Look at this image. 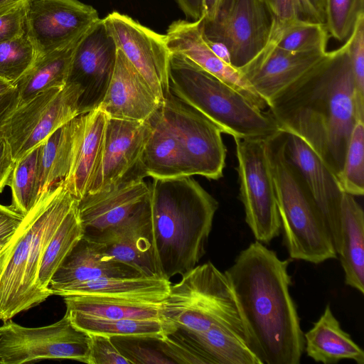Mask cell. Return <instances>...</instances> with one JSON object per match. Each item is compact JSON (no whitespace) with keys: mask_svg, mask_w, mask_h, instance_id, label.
I'll return each mask as SVG.
<instances>
[{"mask_svg":"<svg viewBox=\"0 0 364 364\" xmlns=\"http://www.w3.org/2000/svg\"><path fill=\"white\" fill-rule=\"evenodd\" d=\"M102 21L117 48L140 73L162 102L170 92L168 73L171 53L166 35L158 33L117 11L109 14Z\"/></svg>","mask_w":364,"mask_h":364,"instance_id":"5bb4252c","label":"cell"},{"mask_svg":"<svg viewBox=\"0 0 364 364\" xmlns=\"http://www.w3.org/2000/svg\"><path fill=\"white\" fill-rule=\"evenodd\" d=\"M160 108L178 139L192 176L221 178L226 158L221 129L171 92Z\"/></svg>","mask_w":364,"mask_h":364,"instance_id":"7c38bea8","label":"cell"},{"mask_svg":"<svg viewBox=\"0 0 364 364\" xmlns=\"http://www.w3.org/2000/svg\"><path fill=\"white\" fill-rule=\"evenodd\" d=\"M220 1L221 0H203L205 10L204 20H210L213 17Z\"/></svg>","mask_w":364,"mask_h":364,"instance_id":"f5cc1de1","label":"cell"},{"mask_svg":"<svg viewBox=\"0 0 364 364\" xmlns=\"http://www.w3.org/2000/svg\"><path fill=\"white\" fill-rule=\"evenodd\" d=\"M175 333L200 352L211 364H262L247 342L228 328L213 326L202 332Z\"/></svg>","mask_w":364,"mask_h":364,"instance_id":"f546056e","label":"cell"},{"mask_svg":"<svg viewBox=\"0 0 364 364\" xmlns=\"http://www.w3.org/2000/svg\"><path fill=\"white\" fill-rule=\"evenodd\" d=\"M267 139L234 138L245 221L256 240L263 244L269 243L282 230Z\"/></svg>","mask_w":364,"mask_h":364,"instance_id":"ba28073f","label":"cell"},{"mask_svg":"<svg viewBox=\"0 0 364 364\" xmlns=\"http://www.w3.org/2000/svg\"><path fill=\"white\" fill-rule=\"evenodd\" d=\"M107 118L97 108L80 114L72 163L63 181L66 189L77 200L86 195L99 162Z\"/></svg>","mask_w":364,"mask_h":364,"instance_id":"d4e9b609","label":"cell"},{"mask_svg":"<svg viewBox=\"0 0 364 364\" xmlns=\"http://www.w3.org/2000/svg\"><path fill=\"white\" fill-rule=\"evenodd\" d=\"M117 344V343H115ZM117 347L120 352L132 363H173L161 350L131 342H119Z\"/></svg>","mask_w":364,"mask_h":364,"instance_id":"f6af8a7d","label":"cell"},{"mask_svg":"<svg viewBox=\"0 0 364 364\" xmlns=\"http://www.w3.org/2000/svg\"><path fill=\"white\" fill-rule=\"evenodd\" d=\"M285 152L300 173L320 212L337 253L340 244L341 203L344 193L337 177L310 146L295 134L285 132Z\"/></svg>","mask_w":364,"mask_h":364,"instance_id":"e0dca14e","label":"cell"},{"mask_svg":"<svg viewBox=\"0 0 364 364\" xmlns=\"http://www.w3.org/2000/svg\"><path fill=\"white\" fill-rule=\"evenodd\" d=\"M147 121L150 130L138 165L140 176L158 179L193 176L178 139L160 107Z\"/></svg>","mask_w":364,"mask_h":364,"instance_id":"603a6c76","label":"cell"},{"mask_svg":"<svg viewBox=\"0 0 364 364\" xmlns=\"http://www.w3.org/2000/svg\"><path fill=\"white\" fill-rule=\"evenodd\" d=\"M274 18L263 0H221L213 17L202 19L204 37L224 44L240 70L267 44Z\"/></svg>","mask_w":364,"mask_h":364,"instance_id":"30bf717a","label":"cell"},{"mask_svg":"<svg viewBox=\"0 0 364 364\" xmlns=\"http://www.w3.org/2000/svg\"><path fill=\"white\" fill-rule=\"evenodd\" d=\"M65 314L76 328L87 334L161 341L176 332L161 318L111 319L70 311Z\"/></svg>","mask_w":364,"mask_h":364,"instance_id":"f1b7e54d","label":"cell"},{"mask_svg":"<svg viewBox=\"0 0 364 364\" xmlns=\"http://www.w3.org/2000/svg\"><path fill=\"white\" fill-rule=\"evenodd\" d=\"M346 193L361 196L364 193V122L358 121L353 128L342 169L337 177Z\"/></svg>","mask_w":364,"mask_h":364,"instance_id":"8d00e7d4","label":"cell"},{"mask_svg":"<svg viewBox=\"0 0 364 364\" xmlns=\"http://www.w3.org/2000/svg\"><path fill=\"white\" fill-rule=\"evenodd\" d=\"M150 200L149 185L138 176L107 191L86 194L77 204L85 235H94L122 223Z\"/></svg>","mask_w":364,"mask_h":364,"instance_id":"ffe728a7","label":"cell"},{"mask_svg":"<svg viewBox=\"0 0 364 364\" xmlns=\"http://www.w3.org/2000/svg\"><path fill=\"white\" fill-rule=\"evenodd\" d=\"M29 1L30 0H0V15L9 12L21 4Z\"/></svg>","mask_w":364,"mask_h":364,"instance_id":"db71d44e","label":"cell"},{"mask_svg":"<svg viewBox=\"0 0 364 364\" xmlns=\"http://www.w3.org/2000/svg\"><path fill=\"white\" fill-rule=\"evenodd\" d=\"M36 51L26 33L0 43V78L14 84L31 67Z\"/></svg>","mask_w":364,"mask_h":364,"instance_id":"74e56055","label":"cell"},{"mask_svg":"<svg viewBox=\"0 0 364 364\" xmlns=\"http://www.w3.org/2000/svg\"><path fill=\"white\" fill-rule=\"evenodd\" d=\"M208 45L213 53L227 63L231 65L230 55L227 47L220 42L211 41L205 38Z\"/></svg>","mask_w":364,"mask_h":364,"instance_id":"f907efd6","label":"cell"},{"mask_svg":"<svg viewBox=\"0 0 364 364\" xmlns=\"http://www.w3.org/2000/svg\"><path fill=\"white\" fill-rule=\"evenodd\" d=\"M187 18L193 21L203 18L205 15L203 0H176Z\"/></svg>","mask_w":364,"mask_h":364,"instance_id":"681fc988","label":"cell"},{"mask_svg":"<svg viewBox=\"0 0 364 364\" xmlns=\"http://www.w3.org/2000/svg\"><path fill=\"white\" fill-rule=\"evenodd\" d=\"M63 299L66 305V311L111 319H163L162 304H147L89 295L67 296H63Z\"/></svg>","mask_w":364,"mask_h":364,"instance_id":"d6a6232c","label":"cell"},{"mask_svg":"<svg viewBox=\"0 0 364 364\" xmlns=\"http://www.w3.org/2000/svg\"><path fill=\"white\" fill-rule=\"evenodd\" d=\"M100 19L92 6L78 0H30L26 33L38 58L76 43Z\"/></svg>","mask_w":364,"mask_h":364,"instance_id":"4fadbf2b","label":"cell"},{"mask_svg":"<svg viewBox=\"0 0 364 364\" xmlns=\"http://www.w3.org/2000/svg\"><path fill=\"white\" fill-rule=\"evenodd\" d=\"M0 326V363L22 364L46 359L87 363L89 337L68 316L48 326L28 328L11 319Z\"/></svg>","mask_w":364,"mask_h":364,"instance_id":"8fae6325","label":"cell"},{"mask_svg":"<svg viewBox=\"0 0 364 364\" xmlns=\"http://www.w3.org/2000/svg\"><path fill=\"white\" fill-rule=\"evenodd\" d=\"M78 41L63 49L36 58L31 67L14 84L18 94V106L41 92L62 87L66 84L73 53Z\"/></svg>","mask_w":364,"mask_h":364,"instance_id":"1f68e13d","label":"cell"},{"mask_svg":"<svg viewBox=\"0 0 364 364\" xmlns=\"http://www.w3.org/2000/svg\"><path fill=\"white\" fill-rule=\"evenodd\" d=\"M289 262L255 240L242 250L225 273L262 364H299L304 333L289 291Z\"/></svg>","mask_w":364,"mask_h":364,"instance_id":"7a4b0ae2","label":"cell"},{"mask_svg":"<svg viewBox=\"0 0 364 364\" xmlns=\"http://www.w3.org/2000/svg\"><path fill=\"white\" fill-rule=\"evenodd\" d=\"M43 143L16 161L8 186L12 193L11 206L26 215L39 197V171Z\"/></svg>","mask_w":364,"mask_h":364,"instance_id":"e575fe53","label":"cell"},{"mask_svg":"<svg viewBox=\"0 0 364 364\" xmlns=\"http://www.w3.org/2000/svg\"><path fill=\"white\" fill-rule=\"evenodd\" d=\"M18 94L16 87L0 95V125L18 107Z\"/></svg>","mask_w":364,"mask_h":364,"instance_id":"c3c4849f","label":"cell"},{"mask_svg":"<svg viewBox=\"0 0 364 364\" xmlns=\"http://www.w3.org/2000/svg\"><path fill=\"white\" fill-rule=\"evenodd\" d=\"M149 188L155 248L170 279L203 257L218 203L192 176L153 178Z\"/></svg>","mask_w":364,"mask_h":364,"instance_id":"3957f363","label":"cell"},{"mask_svg":"<svg viewBox=\"0 0 364 364\" xmlns=\"http://www.w3.org/2000/svg\"><path fill=\"white\" fill-rule=\"evenodd\" d=\"M117 48L102 19L76 44L66 83L77 85L82 95L80 114L96 109L102 102L114 69Z\"/></svg>","mask_w":364,"mask_h":364,"instance_id":"9a60e30c","label":"cell"},{"mask_svg":"<svg viewBox=\"0 0 364 364\" xmlns=\"http://www.w3.org/2000/svg\"><path fill=\"white\" fill-rule=\"evenodd\" d=\"M80 87L66 83L49 89L18 106L0 125V135L17 161L43 143L53 132L80 115Z\"/></svg>","mask_w":364,"mask_h":364,"instance_id":"9c48e42d","label":"cell"},{"mask_svg":"<svg viewBox=\"0 0 364 364\" xmlns=\"http://www.w3.org/2000/svg\"><path fill=\"white\" fill-rule=\"evenodd\" d=\"M285 247L291 258L319 264L337 258L328 230L298 170L285 152V132L267 139Z\"/></svg>","mask_w":364,"mask_h":364,"instance_id":"8992f818","label":"cell"},{"mask_svg":"<svg viewBox=\"0 0 364 364\" xmlns=\"http://www.w3.org/2000/svg\"><path fill=\"white\" fill-rule=\"evenodd\" d=\"M328 36L326 25L321 23L274 21L269 41L282 49L292 52L326 51Z\"/></svg>","mask_w":364,"mask_h":364,"instance_id":"d590c367","label":"cell"},{"mask_svg":"<svg viewBox=\"0 0 364 364\" xmlns=\"http://www.w3.org/2000/svg\"><path fill=\"white\" fill-rule=\"evenodd\" d=\"M304 349L316 362L333 364L342 360L364 363V352L341 327L329 305L306 333Z\"/></svg>","mask_w":364,"mask_h":364,"instance_id":"83f0119b","label":"cell"},{"mask_svg":"<svg viewBox=\"0 0 364 364\" xmlns=\"http://www.w3.org/2000/svg\"><path fill=\"white\" fill-rule=\"evenodd\" d=\"M149 130L148 121L107 118L100 157L86 194L107 191L127 178L141 176L138 165Z\"/></svg>","mask_w":364,"mask_h":364,"instance_id":"2e32d148","label":"cell"},{"mask_svg":"<svg viewBox=\"0 0 364 364\" xmlns=\"http://www.w3.org/2000/svg\"><path fill=\"white\" fill-rule=\"evenodd\" d=\"M1 249H2V247L0 245V252H1Z\"/></svg>","mask_w":364,"mask_h":364,"instance_id":"9f6ffc18","label":"cell"},{"mask_svg":"<svg viewBox=\"0 0 364 364\" xmlns=\"http://www.w3.org/2000/svg\"><path fill=\"white\" fill-rule=\"evenodd\" d=\"M202 19L172 22L166 33L171 53L189 59L200 68L245 95L262 109L266 102L253 90L239 70L218 57L208 45L202 31Z\"/></svg>","mask_w":364,"mask_h":364,"instance_id":"44dd1931","label":"cell"},{"mask_svg":"<svg viewBox=\"0 0 364 364\" xmlns=\"http://www.w3.org/2000/svg\"><path fill=\"white\" fill-rule=\"evenodd\" d=\"M28 2L0 15V43L26 33V9Z\"/></svg>","mask_w":364,"mask_h":364,"instance_id":"ee69618b","label":"cell"},{"mask_svg":"<svg viewBox=\"0 0 364 364\" xmlns=\"http://www.w3.org/2000/svg\"><path fill=\"white\" fill-rule=\"evenodd\" d=\"M170 92L233 138H268L279 131L269 111L196 63L171 53Z\"/></svg>","mask_w":364,"mask_h":364,"instance_id":"5b68a950","label":"cell"},{"mask_svg":"<svg viewBox=\"0 0 364 364\" xmlns=\"http://www.w3.org/2000/svg\"><path fill=\"white\" fill-rule=\"evenodd\" d=\"M346 285L364 293V213L355 196L344 192L341 211V237L337 255Z\"/></svg>","mask_w":364,"mask_h":364,"instance_id":"4316f807","label":"cell"},{"mask_svg":"<svg viewBox=\"0 0 364 364\" xmlns=\"http://www.w3.org/2000/svg\"><path fill=\"white\" fill-rule=\"evenodd\" d=\"M347 41L358 118L364 122V15L359 17Z\"/></svg>","mask_w":364,"mask_h":364,"instance_id":"ab89813d","label":"cell"},{"mask_svg":"<svg viewBox=\"0 0 364 364\" xmlns=\"http://www.w3.org/2000/svg\"><path fill=\"white\" fill-rule=\"evenodd\" d=\"M306 1L316 14L321 23L325 24V0H306Z\"/></svg>","mask_w":364,"mask_h":364,"instance_id":"816d5d0a","label":"cell"},{"mask_svg":"<svg viewBox=\"0 0 364 364\" xmlns=\"http://www.w3.org/2000/svg\"><path fill=\"white\" fill-rule=\"evenodd\" d=\"M63 183L40 195L0 252V320L11 319L52 295L38 280L41 259L59 225L77 203Z\"/></svg>","mask_w":364,"mask_h":364,"instance_id":"277c9868","label":"cell"},{"mask_svg":"<svg viewBox=\"0 0 364 364\" xmlns=\"http://www.w3.org/2000/svg\"><path fill=\"white\" fill-rule=\"evenodd\" d=\"M15 163L9 144L0 135V193L9 184Z\"/></svg>","mask_w":364,"mask_h":364,"instance_id":"7dc6e473","label":"cell"},{"mask_svg":"<svg viewBox=\"0 0 364 364\" xmlns=\"http://www.w3.org/2000/svg\"><path fill=\"white\" fill-rule=\"evenodd\" d=\"M162 318L181 334L204 331L213 326L250 338L231 284L210 262L196 265L171 284L161 304ZM252 349V348H251Z\"/></svg>","mask_w":364,"mask_h":364,"instance_id":"52a82bcc","label":"cell"},{"mask_svg":"<svg viewBox=\"0 0 364 364\" xmlns=\"http://www.w3.org/2000/svg\"><path fill=\"white\" fill-rule=\"evenodd\" d=\"M80 115L53 132L43 144L39 171V196L63 183L73 155Z\"/></svg>","mask_w":364,"mask_h":364,"instance_id":"4dcf8cb0","label":"cell"},{"mask_svg":"<svg viewBox=\"0 0 364 364\" xmlns=\"http://www.w3.org/2000/svg\"><path fill=\"white\" fill-rule=\"evenodd\" d=\"M325 13L328 34L345 43L359 17L364 15V0H325Z\"/></svg>","mask_w":364,"mask_h":364,"instance_id":"f35d334b","label":"cell"},{"mask_svg":"<svg viewBox=\"0 0 364 364\" xmlns=\"http://www.w3.org/2000/svg\"><path fill=\"white\" fill-rule=\"evenodd\" d=\"M24 215L11 205L0 204V245L4 247L23 221Z\"/></svg>","mask_w":364,"mask_h":364,"instance_id":"bcb514c9","label":"cell"},{"mask_svg":"<svg viewBox=\"0 0 364 364\" xmlns=\"http://www.w3.org/2000/svg\"><path fill=\"white\" fill-rule=\"evenodd\" d=\"M161 103L146 80L117 49L111 80L97 108L108 118L143 122Z\"/></svg>","mask_w":364,"mask_h":364,"instance_id":"7402d4cb","label":"cell"},{"mask_svg":"<svg viewBox=\"0 0 364 364\" xmlns=\"http://www.w3.org/2000/svg\"><path fill=\"white\" fill-rule=\"evenodd\" d=\"M139 276L143 275L107 254L98 242L84 235L52 277L49 289L53 294L59 288L79 282Z\"/></svg>","mask_w":364,"mask_h":364,"instance_id":"cb8c5ba5","label":"cell"},{"mask_svg":"<svg viewBox=\"0 0 364 364\" xmlns=\"http://www.w3.org/2000/svg\"><path fill=\"white\" fill-rule=\"evenodd\" d=\"M280 131L305 141L336 176L358 120L348 41L268 104Z\"/></svg>","mask_w":364,"mask_h":364,"instance_id":"6da1fadb","label":"cell"},{"mask_svg":"<svg viewBox=\"0 0 364 364\" xmlns=\"http://www.w3.org/2000/svg\"><path fill=\"white\" fill-rule=\"evenodd\" d=\"M87 335V364H132L131 361L120 352L112 338L100 334Z\"/></svg>","mask_w":364,"mask_h":364,"instance_id":"b9f144b4","label":"cell"},{"mask_svg":"<svg viewBox=\"0 0 364 364\" xmlns=\"http://www.w3.org/2000/svg\"><path fill=\"white\" fill-rule=\"evenodd\" d=\"M326 52H292L269 41L264 49L239 70L268 107L272 99L316 65Z\"/></svg>","mask_w":364,"mask_h":364,"instance_id":"d6986e66","label":"cell"},{"mask_svg":"<svg viewBox=\"0 0 364 364\" xmlns=\"http://www.w3.org/2000/svg\"><path fill=\"white\" fill-rule=\"evenodd\" d=\"M158 341L160 350L173 363H210L200 352L175 333Z\"/></svg>","mask_w":364,"mask_h":364,"instance_id":"7bdbcfd3","label":"cell"},{"mask_svg":"<svg viewBox=\"0 0 364 364\" xmlns=\"http://www.w3.org/2000/svg\"><path fill=\"white\" fill-rule=\"evenodd\" d=\"M170 279L160 276L104 277L59 288L53 295H89L161 304L170 292Z\"/></svg>","mask_w":364,"mask_h":364,"instance_id":"484cf974","label":"cell"},{"mask_svg":"<svg viewBox=\"0 0 364 364\" xmlns=\"http://www.w3.org/2000/svg\"><path fill=\"white\" fill-rule=\"evenodd\" d=\"M15 86H14L12 84L0 78V95L9 92Z\"/></svg>","mask_w":364,"mask_h":364,"instance_id":"11a10c76","label":"cell"},{"mask_svg":"<svg viewBox=\"0 0 364 364\" xmlns=\"http://www.w3.org/2000/svg\"><path fill=\"white\" fill-rule=\"evenodd\" d=\"M86 237L98 242L107 254L134 268L141 275L163 277L154 244L151 200L122 223Z\"/></svg>","mask_w":364,"mask_h":364,"instance_id":"ac0fdd59","label":"cell"},{"mask_svg":"<svg viewBox=\"0 0 364 364\" xmlns=\"http://www.w3.org/2000/svg\"><path fill=\"white\" fill-rule=\"evenodd\" d=\"M77 204L78 201L56 230L47 245L41 259L38 272L39 283L43 290L51 294L49 284L52 277L85 235Z\"/></svg>","mask_w":364,"mask_h":364,"instance_id":"836d02e7","label":"cell"},{"mask_svg":"<svg viewBox=\"0 0 364 364\" xmlns=\"http://www.w3.org/2000/svg\"><path fill=\"white\" fill-rule=\"evenodd\" d=\"M263 1L274 21L277 23L294 20L321 23L306 0H263Z\"/></svg>","mask_w":364,"mask_h":364,"instance_id":"60d3db41","label":"cell"}]
</instances>
